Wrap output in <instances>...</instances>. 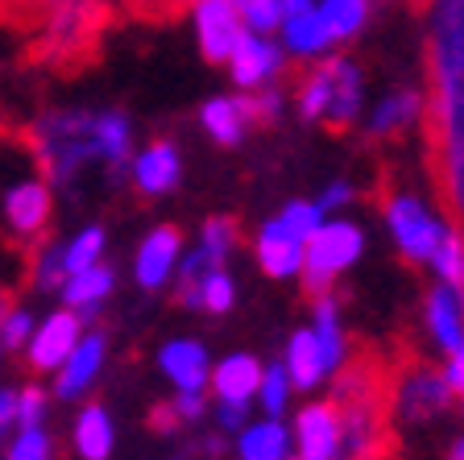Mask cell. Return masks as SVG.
I'll list each match as a JSON object with an SVG mask.
<instances>
[{
  "mask_svg": "<svg viewBox=\"0 0 464 460\" xmlns=\"http://www.w3.org/2000/svg\"><path fill=\"white\" fill-rule=\"evenodd\" d=\"M431 158L444 203L464 220V0H431Z\"/></svg>",
  "mask_w": 464,
  "mask_h": 460,
  "instance_id": "cell-1",
  "label": "cell"
},
{
  "mask_svg": "<svg viewBox=\"0 0 464 460\" xmlns=\"http://www.w3.org/2000/svg\"><path fill=\"white\" fill-rule=\"evenodd\" d=\"M96 116L100 113H87V108H50L34 121V129L25 133V145L34 153V162H38L42 179L71 182L92 162H104Z\"/></svg>",
  "mask_w": 464,
  "mask_h": 460,
  "instance_id": "cell-2",
  "label": "cell"
},
{
  "mask_svg": "<svg viewBox=\"0 0 464 460\" xmlns=\"http://www.w3.org/2000/svg\"><path fill=\"white\" fill-rule=\"evenodd\" d=\"M54 216V195L42 179L25 137L0 142V220L17 240H38L50 229Z\"/></svg>",
  "mask_w": 464,
  "mask_h": 460,
  "instance_id": "cell-3",
  "label": "cell"
},
{
  "mask_svg": "<svg viewBox=\"0 0 464 460\" xmlns=\"http://www.w3.org/2000/svg\"><path fill=\"white\" fill-rule=\"evenodd\" d=\"M104 0H67L46 17L38 34H29V63L54 71H83L100 50V34L108 25Z\"/></svg>",
  "mask_w": 464,
  "mask_h": 460,
  "instance_id": "cell-4",
  "label": "cell"
},
{
  "mask_svg": "<svg viewBox=\"0 0 464 460\" xmlns=\"http://www.w3.org/2000/svg\"><path fill=\"white\" fill-rule=\"evenodd\" d=\"M324 224V208L315 200H295L261 224L257 232V266L270 279H290L303 269V250H307L311 232Z\"/></svg>",
  "mask_w": 464,
  "mask_h": 460,
  "instance_id": "cell-5",
  "label": "cell"
},
{
  "mask_svg": "<svg viewBox=\"0 0 464 460\" xmlns=\"http://www.w3.org/2000/svg\"><path fill=\"white\" fill-rule=\"evenodd\" d=\"M365 250V232H361L357 220H324L315 232H311L307 250H303V287L307 295L324 299L332 290V282L344 274L353 261Z\"/></svg>",
  "mask_w": 464,
  "mask_h": 460,
  "instance_id": "cell-6",
  "label": "cell"
},
{
  "mask_svg": "<svg viewBox=\"0 0 464 460\" xmlns=\"http://www.w3.org/2000/svg\"><path fill=\"white\" fill-rule=\"evenodd\" d=\"M386 224H390V237H394L398 253L411 261H431L440 240H444V220L427 211V203L411 191H394L386 200Z\"/></svg>",
  "mask_w": 464,
  "mask_h": 460,
  "instance_id": "cell-7",
  "label": "cell"
},
{
  "mask_svg": "<svg viewBox=\"0 0 464 460\" xmlns=\"http://www.w3.org/2000/svg\"><path fill=\"white\" fill-rule=\"evenodd\" d=\"M340 411V444L332 460H382L386 452V423H382V394L332 403Z\"/></svg>",
  "mask_w": 464,
  "mask_h": 460,
  "instance_id": "cell-8",
  "label": "cell"
},
{
  "mask_svg": "<svg viewBox=\"0 0 464 460\" xmlns=\"http://www.w3.org/2000/svg\"><path fill=\"white\" fill-rule=\"evenodd\" d=\"M191 13H195V38H199L203 58L208 63H228L237 42L249 34L237 5L232 0H195Z\"/></svg>",
  "mask_w": 464,
  "mask_h": 460,
  "instance_id": "cell-9",
  "label": "cell"
},
{
  "mask_svg": "<svg viewBox=\"0 0 464 460\" xmlns=\"http://www.w3.org/2000/svg\"><path fill=\"white\" fill-rule=\"evenodd\" d=\"M79 336H83V319H79V311H71V307L67 311H54V316H46L42 328H34V336H29L25 365L29 369H38V374H50V369H58V365L75 353Z\"/></svg>",
  "mask_w": 464,
  "mask_h": 460,
  "instance_id": "cell-10",
  "label": "cell"
},
{
  "mask_svg": "<svg viewBox=\"0 0 464 460\" xmlns=\"http://www.w3.org/2000/svg\"><path fill=\"white\" fill-rule=\"evenodd\" d=\"M179 253H183V232L174 229V224H158L150 237L141 240V250H137V287L141 290H158L170 282V274L179 269Z\"/></svg>",
  "mask_w": 464,
  "mask_h": 460,
  "instance_id": "cell-11",
  "label": "cell"
},
{
  "mask_svg": "<svg viewBox=\"0 0 464 460\" xmlns=\"http://www.w3.org/2000/svg\"><path fill=\"white\" fill-rule=\"evenodd\" d=\"M282 38L299 58H315L332 46L328 25H324V13H319V0H282Z\"/></svg>",
  "mask_w": 464,
  "mask_h": 460,
  "instance_id": "cell-12",
  "label": "cell"
},
{
  "mask_svg": "<svg viewBox=\"0 0 464 460\" xmlns=\"http://www.w3.org/2000/svg\"><path fill=\"white\" fill-rule=\"evenodd\" d=\"M423 316H427V332H431L435 348H444L452 357L464 345V290L448 287V282L431 287L427 290Z\"/></svg>",
  "mask_w": 464,
  "mask_h": 460,
  "instance_id": "cell-13",
  "label": "cell"
},
{
  "mask_svg": "<svg viewBox=\"0 0 464 460\" xmlns=\"http://www.w3.org/2000/svg\"><path fill=\"white\" fill-rule=\"evenodd\" d=\"M295 444L303 460H332L340 444V411L332 403H311L295 415Z\"/></svg>",
  "mask_w": 464,
  "mask_h": 460,
  "instance_id": "cell-14",
  "label": "cell"
},
{
  "mask_svg": "<svg viewBox=\"0 0 464 460\" xmlns=\"http://www.w3.org/2000/svg\"><path fill=\"white\" fill-rule=\"evenodd\" d=\"M228 71H232V79L241 87H249V92L253 87H266L282 71V50L274 46L270 38H261V34H245L228 58Z\"/></svg>",
  "mask_w": 464,
  "mask_h": 460,
  "instance_id": "cell-15",
  "label": "cell"
},
{
  "mask_svg": "<svg viewBox=\"0 0 464 460\" xmlns=\"http://www.w3.org/2000/svg\"><path fill=\"white\" fill-rule=\"evenodd\" d=\"M104 348H108L104 345V332H83V336H79L75 353L58 365V382H54L58 398H67V403H71V398H79L87 386L96 382L100 365H104Z\"/></svg>",
  "mask_w": 464,
  "mask_h": 460,
  "instance_id": "cell-16",
  "label": "cell"
},
{
  "mask_svg": "<svg viewBox=\"0 0 464 460\" xmlns=\"http://www.w3.org/2000/svg\"><path fill=\"white\" fill-rule=\"evenodd\" d=\"M133 182L141 195H166L179 187V174H183V158L170 142H154L137 153L133 162Z\"/></svg>",
  "mask_w": 464,
  "mask_h": 460,
  "instance_id": "cell-17",
  "label": "cell"
},
{
  "mask_svg": "<svg viewBox=\"0 0 464 460\" xmlns=\"http://www.w3.org/2000/svg\"><path fill=\"white\" fill-rule=\"evenodd\" d=\"M328 71H332V92H328V116H324V125L348 129L361 113L365 83H361V71L353 58H328Z\"/></svg>",
  "mask_w": 464,
  "mask_h": 460,
  "instance_id": "cell-18",
  "label": "cell"
},
{
  "mask_svg": "<svg viewBox=\"0 0 464 460\" xmlns=\"http://www.w3.org/2000/svg\"><path fill=\"white\" fill-rule=\"evenodd\" d=\"M282 365H286L290 386H295V390H315V386L332 374L328 353H324V345L315 340V332H311V328H299V332L290 336L286 361H282Z\"/></svg>",
  "mask_w": 464,
  "mask_h": 460,
  "instance_id": "cell-19",
  "label": "cell"
},
{
  "mask_svg": "<svg viewBox=\"0 0 464 460\" xmlns=\"http://www.w3.org/2000/svg\"><path fill=\"white\" fill-rule=\"evenodd\" d=\"M208 382H212V390L220 394V403L249 406V398L261 386V365H257V357H249V353H232L216 365Z\"/></svg>",
  "mask_w": 464,
  "mask_h": 460,
  "instance_id": "cell-20",
  "label": "cell"
},
{
  "mask_svg": "<svg viewBox=\"0 0 464 460\" xmlns=\"http://www.w3.org/2000/svg\"><path fill=\"white\" fill-rule=\"evenodd\" d=\"M162 374L170 377L179 390H203V382L212 377V365H208V348L199 340H170L158 353Z\"/></svg>",
  "mask_w": 464,
  "mask_h": 460,
  "instance_id": "cell-21",
  "label": "cell"
},
{
  "mask_svg": "<svg viewBox=\"0 0 464 460\" xmlns=\"http://www.w3.org/2000/svg\"><path fill=\"white\" fill-rule=\"evenodd\" d=\"M448 394L452 390H448V382L440 374H431V369H415V374L398 386V411H402V419H411V423L431 419L435 411H444Z\"/></svg>",
  "mask_w": 464,
  "mask_h": 460,
  "instance_id": "cell-22",
  "label": "cell"
},
{
  "mask_svg": "<svg viewBox=\"0 0 464 460\" xmlns=\"http://www.w3.org/2000/svg\"><path fill=\"white\" fill-rule=\"evenodd\" d=\"M419 116H423V96L411 92V87H398L386 100H377L373 116H369V129H373L377 137H398L415 125Z\"/></svg>",
  "mask_w": 464,
  "mask_h": 460,
  "instance_id": "cell-23",
  "label": "cell"
},
{
  "mask_svg": "<svg viewBox=\"0 0 464 460\" xmlns=\"http://www.w3.org/2000/svg\"><path fill=\"white\" fill-rule=\"evenodd\" d=\"M112 269L108 266H92V269H79V274H71L67 282H63V299H67L71 311H79V319H92L96 316V307L104 303L108 295H112Z\"/></svg>",
  "mask_w": 464,
  "mask_h": 460,
  "instance_id": "cell-24",
  "label": "cell"
},
{
  "mask_svg": "<svg viewBox=\"0 0 464 460\" xmlns=\"http://www.w3.org/2000/svg\"><path fill=\"white\" fill-rule=\"evenodd\" d=\"M75 452L83 460H108L112 456V415L104 411L100 403L83 406L75 419Z\"/></svg>",
  "mask_w": 464,
  "mask_h": 460,
  "instance_id": "cell-25",
  "label": "cell"
},
{
  "mask_svg": "<svg viewBox=\"0 0 464 460\" xmlns=\"http://www.w3.org/2000/svg\"><path fill=\"white\" fill-rule=\"evenodd\" d=\"M237 452H241V460H286L290 456V432L278 419L266 415L261 423H249L241 432Z\"/></svg>",
  "mask_w": 464,
  "mask_h": 460,
  "instance_id": "cell-26",
  "label": "cell"
},
{
  "mask_svg": "<svg viewBox=\"0 0 464 460\" xmlns=\"http://www.w3.org/2000/svg\"><path fill=\"white\" fill-rule=\"evenodd\" d=\"M199 121H203V129L212 133V142H220V145H237L245 137V129H249V116H245L241 96L237 100H228V96L208 100Z\"/></svg>",
  "mask_w": 464,
  "mask_h": 460,
  "instance_id": "cell-27",
  "label": "cell"
},
{
  "mask_svg": "<svg viewBox=\"0 0 464 460\" xmlns=\"http://www.w3.org/2000/svg\"><path fill=\"white\" fill-rule=\"evenodd\" d=\"M319 13H324V25H328V38L348 42L365 29L369 0H319Z\"/></svg>",
  "mask_w": 464,
  "mask_h": 460,
  "instance_id": "cell-28",
  "label": "cell"
},
{
  "mask_svg": "<svg viewBox=\"0 0 464 460\" xmlns=\"http://www.w3.org/2000/svg\"><path fill=\"white\" fill-rule=\"evenodd\" d=\"M96 133H100V153H104V166L125 171V166H129V116L125 113H100L96 116Z\"/></svg>",
  "mask_w": 464,
  "mask_h": 460,
  "instance_id": "cell-29",
  "label": "cell"
},
{
  "mask_svg": "<svg viewBox=\"0 0 464 460\" xmlns=\"http://www.w3.org/2000/svg\"><path fill=\"white\" fill-rule=\"evenodd\" d=\"M58 5H67V0H0V21L21 34H38Z\"/></svg>",
  "mask_w": 464,
  "mask_h": 460,
  "instance_id": "cell-30",
  "label": "cell"
},
{
  "mask_svg": "<svg viewBox=\"0 0 464 460\" xmlns=\"http://www.w3.org/2000/svg\"><path fill=\"white\" fill-rule=\"evenodd\" d=\"M431 269L440 274V282L464 290V232H444V240H440V250L431 258Z\"/></svg>",
  "mask_w": 464,
  "mask_h": 460,
  "instance_id": "cell-31",
  "label": "cell"
},
{
  "mask_svg": "<svg viewBox=\"0 0 464 460\" xmlns=\"http://www.w3.org/2000/svg\"><path fill=\"white\" fill-rule=\"evenodd\" d=\"M232 240H237V224H232L228 216H212V220L203 224L199 253L212 261L216 269H224V261H228V253H232Z\"/></svg>",
  "mask_w": 464,
  "mask_h": 460,
  "instance_id": "cell-32",
  "label": "cell"
},
{
  "mask_svg": "<svg viewBox=\"0 0 464 460\" xmlns=\"http://www.w3.org/2000/svg\"><path fill=\"white\" fill-rule=\"evenodd\" d=\"M100 258H104V229H100V224H92V229H83L67 245V279H71V274H79V269L100 266Z\"/></svg>",
  "mask_w": 464,
  "mask_h": 460,
  "instance_id": "cell-33",
  "label": "cell"
},
{
  "mask_svg": "<svg viewBox=\"0 0 464 460\" xmlns=\"http://www.w3.org/2000/svg\"><path fill=\"white\" fill-rule=\"evenodd\" d=\"M34 282L42 290H63V282H67V245H42V253H34Z\"/></svg>",
  "mask_w": 464,
  "mask_h": 460,
  "instance_id": "cell-34",
  "label": "cell"
},
{
  "mask_svg": "<svg viewBox=\"0 0 464 460\" xmlns=\"http://www.w3.org/2000/svg\"><path fill=\"white\" fill-rule=\"evenodd\" d=\"M290 374H286V365H270V369H261V386H257V398L261 406H266V415L270 419H278L282 411H286V398H290Z\"/></svg>",
  "mask_w": 464,
  "mask_h": 460,
  "instance_id": "cell-35",
  "label": "cell"
},
{
  "mask_svg": "<svg viewBox=\"0 0 464 460\" xmlns=\"http://www.w3.org/2000/svg\"><path fill=\"white\" fill-rule=\"evenodd\" d=\"M208 269H216V266L203 258L199 250L187 253V258L179 261V303H183V307H199V290H203Z\"/></svg>",
  "mask_w": 464,
  "mask_h": 460,
  "instance_id": "cell-36",
  "label": "cell"
},
{
  "mask_svg": "<svg viewBox=\"0 0 464 460\" xmlns=\"http://www.w3.org/2000/svg\"><path fill=\"white\" fill-rule=\"evenodd\" d=\"M232 303H237V282H232L224 269H208L203 290H199V307L203 311H212V316H224Z\"/></svg>",
  "mask_w": 464,
  "mask_h": 460,
  "instance_id": "cell-37",
  "label": "cell"
},
{
  "mask_svg": "<svg viewBox=\"0 0 464 460\" xmlns=\"http://www.w3.org/2000/svg\"><path fill=\"white\" fill-rule=\"evenodd\" d=\"M249 34H270L282 21V0H232Z\"/></svg>",
  "mask_w": 464,
  "mask_h": 460,
  "instance_id": "cell-38",
  "label": "cell"
},
{
  "mask_svg": "<svg viewBox=\"0 0 464 460\" xmlns=\"http://www.w3.org/2000/svg\"><path fill=\"white\" fill-rule=\"evenodd\" d=\"M34 336V316L25 307H13L9 316H0V348H25Z\"/></svg>",
  "mask_w": 464,
  "mask_h": 460,
  "instance_id": "cell-39",
  "label": "cell"
},
{
  "mask_svg": "<svg viewBox=\"0 0 464 460\" xmlns=\"http://www.w3.org/2000/svg\"><path fill=\"white\" fill-rule=\"evenodd\" d=\"M42 415H46V390L42 386H25L17 390V432H29V427H42Z\"/></svg>",
  "mask_w": 464,
  "mask_h": 460,
  "instance_id": "cell-40",
  "label": "cell"
},
{
  "mask_svg": "<svg viewBox=\"0 0 464 460\" xmlns=\"http://www.w3.org/2000/svg\"><path fill=\"white\" fill-rule=\"evenodd\" d=\"M54 448H50V436L42 427H29V432H17L9 448V460H50Z\"/></svg>",
  "mask_w": 464,
  "mask_h": 460,
  "instance_id": "cell-41",
  "label": "cell"
},
{
  "mask_svg": "<svg viewBox=\"0 0 464 460\" xmlns=\"http://www.w3.org/2000/svg\"><path fill=\"white\" fill-rule=\"evenodd\" d=\"M125 5H129V13H137L141 21H174L187 5H195V0H125Z\"/></svg>",
  "mask_w": 464,
  "mask_h": 460,
  "instance_id": "cell-42",
  "label": "cell"
},
{
  "mask_svg": "<svg viewBox=\"0 0 464 460\" xmlns=\"http://www.w3.org/2000/svg\"><path fill=\"white\" fill-rule=\"evenodd\" d=\"M170 411H174V419H179V423L203 419V398H199V390H179V398L170 403Z\"/></svg>",
  "mask_w": 464,
  "mask_h": 460,
  "instance_id": "cell-43",
  "label": "cell"
},
{
  "mask_svg": "<svg viewBox=\"0 0 464 460\" xmlns=\"http://www.w3.org/2000/svg\"><path fill=\"white\" fill-rule=\"evenodd\" d=\"M348 200H353V182L340 179V182H332V187H324V195H319L315 203L328 211V208H340V203H348Z\"/></svg>",
  "mask_w": 464,
  "mask_h": 460,
  "instance_id": "cell-44",
  "label": "cell"
},
{
  "mask_svg": "<svg viewBox=\"0 0 464 460\" xmlns=\"http://www.w3.org/2000/svg\"><path fill=\"white\" fill-rule=\"evenodd\" d=\"M444 382H448V390H456V394H464V345L456 348L452 357H448V369H444Z\"/></svg>",
  "mask_w": 464,
  "mask_h": 460,
  "instance_id": "cell-45",
  "label": "cell"
},
{
  "mask_svg": "<svg viewBox=\"0 0 464 460\" xmlns=\"http://www.w3.org/2000/svg\"><path fill=\"white\" fill-rule=\"evenodd\" d=\"M17 423V390H0V432Z\"/></svg>",
  "mask_w": 464,
  "mask_h": 460,
  "instance_id": "cell-46",
  "label": "cell"
},
{
  "mask_svg": "<svg viewBox=\"0 0 464 460\" xmlns=\"http://www.w3.org/2000/svg\"><path fill=\"white\" fill-rule=\"evenodd\" d=\"M216 419H220L224 432H237V427H245V406H228V403H220Z\"/></svg>",
  "mask_w": 464,
  "mask_h": 460,
  "instance_id": "cell-47",
  "label": "cell"
},
{
  "mask_svg": "<svg viewBox=\"0 0 464 460\" xmlns=\"http://www.w3.org/2000/svg\"><path fill=\"white\" fill-rule=\"evenodd\" d=\"M448 460H464V440L452 444V456H448Z\"/></svg>",
  "mask_w": 464,
  "mask_h": 460,
  "instance_id": "cell-48",
  "label": "cell"
},
{
  "mask_svg": "<svg viewBox=\"0 0 464 460\" xmlns=\"http://www.w3.org/2000/svg\"><path fill=\"white\" fill-rule=\"evenodd\" d=\"M286 460H303V456H286Z\"/></svg>",
  "mask_w": 464,
  "mask_h": 460,
  "instance_id": "cell-49",
  "label": "cell"
},
{
  "mask_svg": "<svg viewBox=\"0 0 464 460\" xmlns=\"http://www.w3.org/2000/svg\"><path fill=\"white\" fill-rule=\"evenodd\" d=\"M0 316H5V311H0Z\"/></svg>",
  "mask_w": 464,
  "mask_h": 460,
  "instance_id": "cell-50",
  "label": "cell"
}]
</instances>
